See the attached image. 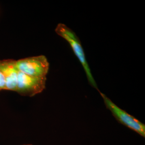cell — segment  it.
<instances>
[{
  "label": "cell",
  "instance_id": "3",
  "mask_svg": "<svg viewBox=\"0 0 145 145\" xmlns=\"http://www.w3.org/2000/svg\"><path fill=\"white\" fill-rule=\"evenodd\" d=\"M19 72L35 78H46L50 64L44 56L26 57L16 61Z\"/></svg>",
  "mask_w": 145,
  "mask_h": 145
},
{
  "label": "cell",
  "instance_id": "2",
  "mask_svg": "<svg viewBox=\"0 0 145 145\" xmlns=\"http://www.w3.org/2000/svg\"><path fill=\"white\" fill-rule=\"evenodd\" d=\"M99 93L103 99L104 102L107 109L111 112L112 115L120 123L145 138V124L131 114H129L123 109H120L105 94L100 91H99Z\"/></svg>",
  "mask_w": 145,
  "mask_h": 145
},
{
  "label": "cell",
  "instance_id": "5",
  "mask_svg": "<svg viewBox=\"0 0 145 145\" xmlns=\"http://www.w3.org/2000/svg\"><path fill=\"white\" fill-rule=\"evenodd\" d=\"M0 71L5 78V90L16 91L19 72L16 61L13 59L0 60Z\"/></svg>",
  "mask_w": 145,
  "mask_h": 145
},
{
  "label": "cell",
  "instance_id": "7",
  "mask_svg": "<svg viewBox=\"0 0 145 145\" xmlns=\"http://www.w3.org/2000/svg\"></svg>",
  "mask_w": 145,
  "mask_h": 145
},
{
  "label": "cell",
  "instance_id": "6",
  "mask_svg": "<svg viewBox=\"0 0 145 145\" xmlns=\"http://www.w3.org/2000/svg\"><path fill=\"white\" fill-rule=\"evenodd\" d=\"M5 87L6 83L5 78L2 72L0 71V91L2 90H5Z\"/></svg>",
  "mask_w": 145,
  "mask_h": 145
},
{
  "label": "cell",
  "instance_id": "1",
  "mask_svg": "<svg viewBox=\"0 0 145 145\" xmlns=\"http://www.w3.org/2000/svg\"><path fill=\"white\" fill-rule=\"evenodd\" d=\"M55 31L59 36L61 37L69 44L74 54L78 57L83 67L89 82L93 88L99 91L86 60L85 53L81 42L76 33L67 25L62 23H59L57 24Z\"/></svg>",
  "mask_w": 145,
  "mask_h": 145
},
{
  "label": "cell",
  "instance_id": "4",
  "mask_svg": "<svg viewBox=\"0 0 145 145\" xmlns=\"http://www.w3.org/2000/svg\"><path fill=\"white\" fill-rule=\"evenodd\" d=\"M46 78H35L19 72L16 91L22 96L32 97L45 89Z\"/></svg>",
  "mask_w": 145,
  "mask_h": 145
}]
</instances>
